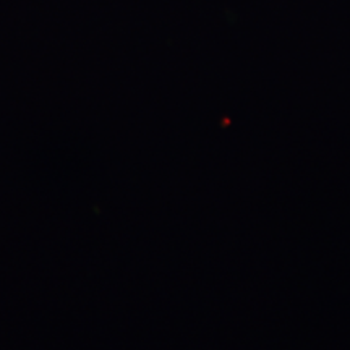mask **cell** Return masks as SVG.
<instances>
[]
</instances>
